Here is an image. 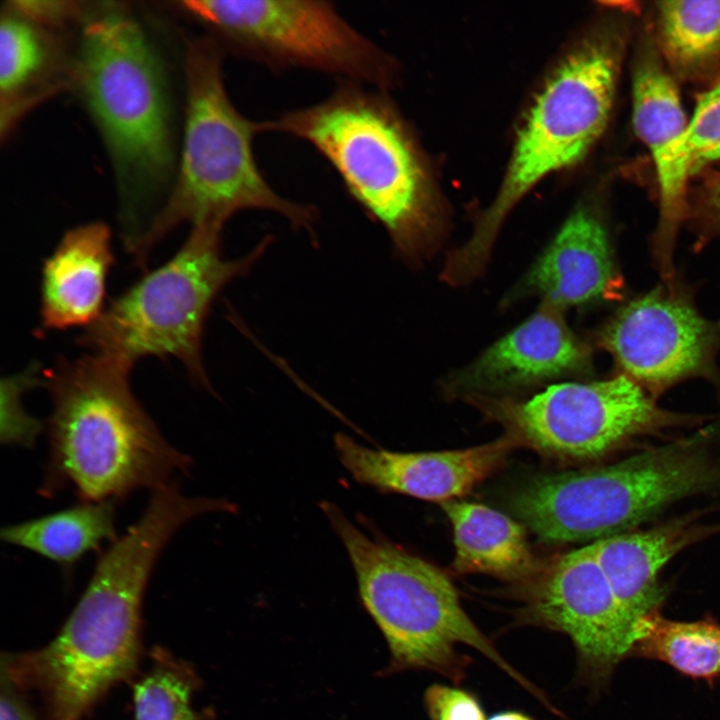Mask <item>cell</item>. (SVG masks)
Masks as SVG:
<instances>
[{
	"label": "cell",
	"instance_id": "obj_1",
	"mask_svg": "<svg viewBox=\"0 0 720 720\" xmlns=\"http://www.w3.org/2000/svg\"><path fill=\"white\" fill-rule=\"evenodd\" d=\"M212 508L209 498L186 496L175 482L153 491L138 520L99 557L56 638L37 650L2 654L15 681L40 696L49 720H78L134 674L152 571L176 532Z\"/></svg>",
	"mask_w": 720,
	"mask_h": 720
},
{
	"label": "cell",
	"instance_id": "obj_2",
	"mask_svg": "<svg viewBox=\"0 0 720 720\" xmlns=\"http://www.w3.org/2000/svg\"><path fill=\"white\" fill-rule=\"evenodd\" d=\"M132 368L89 353L44 371L52 411L41 496L71 487L82 502H115L189 472L190 457L166 440L134 395Z\"/></svg>",
	"mask_w": 720,
	"mask_h": 720
},
{
	"label": "cell",
	"instance_id": "obj_3",
	"mask_svg": "<svg viewBox=\"0 0 720 720\" xmlns=\"http://www.w3.org/2000/svg\"><path fill=\"white\" fill-rule=\"evenodd\" d=\"M310 144L350 197L409 262L427 257L438 235L435 202L412 135L385 91L339 80L318 103L259 121Z\"/></svg>",
	"mask_w": 720,
	"mask_h": 720
},
{
	"label": "cell",
	"instance_id": "obj_4",
	"mask_svg": "<svg viewBox=\"0 0 720 720\" xmlns=\"http://www.w3.org/2000/svg\"><path fill=\"white\" fill-rule=\"evenodd\" d=\"M222 46L212 37L187 41L186 112L179 172L163 208L133 253L143 267L153 247L175 227L223 229L234 214L262 210L282 216L296 231L315 237L317 208L287 199L262 173L253 149L259 121L231 101L223 79Z\"/></svg>",
	"mask_w": 720,
	"mask_h": 720
},
{
	"label": "cell",
	"instance_id": "obj_5",
	"mask_svg": "<svg viewBox=\"0 0 720 720\" xmlns=\"http://www.w3.org/2000/svg\"><path fill=\"white\" fill-rule=\"evenodd\" d=\"M71 82L99 128L118 178L125 243L173 163L171 111L162 65L140 25L118 3L86 8Z\"/></svg>",
	"mask_w": 720,
	"mask_h": 720
},
{
	"label": "cell",
	"instance_id": "obj_6",
	"mask_svg": "<svg viewBox=\"0 0 720 720\" xmlns=\"http://www.w3.org/2000/svg\"><path fill=\"white\" fill-rule=\"evenodd\" d=\"M705 430L620 462L530 480L512 497L516 516L546 543L596 542L687 497L720 488V460Z\"/></svg>",
	"mask_w": 720,
	"mask_h": 720
},
{
	"label": "cell",
	"instance_id": "obj_7",
	"mask_svg": "<svg viewBox=\"0 0 720 720\" xmlns=\"http://www.w3.org/2000/svg\"><path fill=\"white\" fill-rule=\"evenodd\" d=\"M321 508L347 551L361 600L387 641L393 666L430 670L459 682L467 663L457 645H468L546 702L469 618L445 573L367 534L335 504L323 502Z\"/></svg>",
	"mask_w": 720,
	"mask_h": 720
},
{
	"label": "cell",
	"instance_id": "obj_8",
	"mask_svg": "<svg viewBox=\"0 0 720 720\" xmlns=\"http://www.w3.org/2000/svg\"><path fill=\"white\" fill-rule=\"evenodd\" d=\"M221 232L192 227L170 259L105 307L79 344L131 367L147 356L176 358L194 383L210 389L202 338L211 306L226 285L250 272L273 241L266 235L247 254L229 259L222 255Z\"/></svg>",
	"mask_w": 720,
	"mask_h": 720
},
{
	"label": "cell",
	"instance_id": "obj_9",
	"mask_svg": "<svg viewBox=\"0 0 720 720\" xmlns=\"http://www.w3.org/2000/svg\"><path fill=\"white\" fill-rule=\"evenodd\" d=\"M623 42L616 28L591 35L545 83L518 133L498 195L472 237L450 255L459 275L478 276L515 204L540 179L579 161L601 135L614 99Z\"/></svg>",
	"mask_w": 720,
	"mask_h": 720
},
{
	"label": "cell",
	"instance_id": "obj_10",
	"mask_svg": "<svg viewBox=\"0 0 720 720\" xmlns=\"http://www.w3.org/2000/svg\"><path fill=\"white\" fill-rule=\"evenodd\" d=\"M180 8L223 47L271 69H306L385 89L391 57L329 1L202 0Z\"/></svg>",
	"mask_w": 720,
	"mask_h": 720
},
{
	"label": "cell",
	"instance_id": "obj_11",
	"mask_svg": "<svg viewBox=\"0 0 720 720\" xmlns=\"http://www.w3.org/2000/svg\"><path fill=\"white\" fill-rule=\"evenodd\" d=\"M490 408L519 440L571 459L599 458L637 437L691 419L658 406L624 375L552 385L526 401H495Z\"/></svg>",
	"mask_w": 720,
	"mask_h": 720
},
{
	"label": "cell",
	"instance_id": "obj_12",
	"mask_svg": "<svg viewBox=\"0 0 720 720\" xmlns=\"http://www.w3.org/2000/svg\"><path fill=\"white\" fill-rule=\"evenodd\" d=\"M523 617L569 636L583 675L597 684L628 656L636 623L617 601L591 544L553 562L529 592Z\"/></svg>",
	"mask_w": 720,
	"mask_h": 720
},
{
	"label": "cell",
	"instance_id": "obj_13",
	"mask_svg": "<svg viewBox=\"0 0 720 720\" xmlns=\"http://www.w3.org/2000/svg\"><path fill=\"white\" fill-rule=\"evenodd\" d=\"M719 339L720 329L686 300L656 290L623 307L601 343L624 376L656 395L706 371Z\"/></svg>",
	"mask_w": 720,
	"mask_h": 720
},
{
	"label": "cell",
	"instance_id": "obj_14",
	"mask_svg": "<svg viewBox=\"0 0 720 720\" xmlns=\"http://www.w3.org/2000/svg\"><path fill=\"white\" fill-rule=\"evenodd\" d=\"M633 124L648 147L657 172L660 222L656 253L665 276L671 275L675 234L687 212L689 163L686 150L688 122L676 84L660 53L645 39L633 70Z\"/></svg>",
	"mask_w": 720,
	"mask_h": 720
},
{
	"label": "cell",
	"instance_id": "obj_15",
	"mask_svg": "<svg viewBox=\"0 0 720 720\" xmlns=\"http://www.w3.org/2000/svg\"><path fill=\"white\" fill-rule=\"evenodd\" d=\"M337 456L363 485L444 503L470 492L504 461L513 445L502 438L460 450L396 452L364 446L348 435L334 439Z\"/></svg>",
	"mask_w": 720,
	"mask_h": 720
},
{
	"label": "cell",
	"instance_id": "obj_16",
	"mask_svg": "<svg viewBox=\"0 0 720 720\" xmlns=\"http://www.w3.org/2000/svg\"><path fill=\"white\" fill-rule=\"evenodd\" d=\"M588 359L586 346L567 326L562 310L543 303L459 372L451 385L466 392L520 388L579 371Z\"/></svg>",
	"mask_w": 720,
	"mask_h": 720
},
{
	"label": "cell",
	"instance_id": "obj_17",
	"mask_svg": "<svg viewBox=\"0 0 720 720\" xmlns=\"http://www.w3.org/2000/svg\"><path fill=\"white\" fill-rule=\"evenodd\" d=\"M114 260L106 224L92 222L67 231L43 263L41 329L92 325L105 310L106 282Z\"/></svg>",
	"mask_w": 720,
	"mask_h": 720
},
{
	"label": "cell",
	"instance_id": "obj_18",
	"mask_svg": "<svg viewBox=\"0 0 720 720\" xmlns=\"http://www.w3.org/2000/svg\"><path fill=\"white\" fill-rule=\"evenodd\" d=\"M618 284L604 224L591 209L579 208L531 267L522 288L562 310L607 296Z\"/></svg>",
	"mask_w": 720,
	"mask_h": 720
},
{
	"label": "cell",
	"instance_id": "obj_19",
	"mask_svg": "<svg viewBox=\"0 0 720 720\" xmlns=\"http://www.w3.org/2000/svg\"><path fill=\"white\" fill-rule=\"evenodd\" d=\"M715 530L691 517L591 543L596 559L625 613L633 620L658 611L664 599L658 576L680 551Z\"/></svg>",
	"mask_w": 720,
	"mask_h": 720
},
{
	"label": "cell",
	"instance_id": "obj_20",
	"mask_svg": "<svg viewBox=\"0 0 720 720\" xmlns=\"http://www.w3.org/2000/svg\"><path fill=\"white\" fill-rule=\"evenodd\" d=\"M50 27L26 17L12 6L0 24V120L2 136L42 98L67 82L60 43Z\"/></svg>",
	"mask_w": 720,
	"mask_h": 720
},
{
	"label": "cell",
	"instance_id": "obj_21",
	"mask_svg": "<svg viewBox=\"0 0 720 720\" xmlns=\"http://www.w3.org/2000/svg\"><path fill=\"white\" fill-rule=\"evenodd\" d=\"M441 506L453 529L457 572L515 580L532 571L533 556L522 524L483 504L450 500Z\"/></svg>",
	"mask_w": 720,
	"mask_h": 720
},
{
	"label": "cell",
	"instance_id": "obj_22",
	"mask_svg": "<svg viewBox=\"0 0 720 720\" xmlns=\"http://www.w3.org/2000/svg\"><path fill=\"white\" fill-rule=\"evenodd\" d=\"M114 502H82L1 529L2 541L21 547L70 570L85 554L113 542Z\"/></svg>",
	"mask_w": 720,
	"mask_h": 720
},
{
	"label": "cell",
	"instance_id": "obj_23",
	"mask_svg": "<svg viewBox=\"0 0 720 720\" xmlns=\"http://www.w3.org/2000/svg\"><path fill=\"white\" fill-rule=\"evenodd\" d=\"M656 31L657 49L676 77H720V1L657 2Z\"/></svg>",
	"mask_w": 720,
	"mask_h": 720
},
{
	"label": "cell",
	"instance_id": "obj_24",
	"mask_svg": "<svg viewBox=\"0 0 720 720\" xmlns=\"http://www.w3.org/2000/svg\"><path fill=\"white\" fill-rule=\"evenodd\" d=\"M628 656L665 662L693 678H720V624L675 621L658 611L639 618Z\"/></svg>",
	"mask_w": 720,
	"mask_h": 720
},
{
	"label": "cell",
	"instance_id": "obj_25",
	"mask_svg": "<svg viewBox=\"0 0 720 720\" xmlns=\"http://www.w3.org/2000/svg\"><path fill=\"white\" fill-rule=\"evenodd\" d=\"M197 686L188 664L155 649L149 671L134 688L135 720H201L191 706Z\"/></svg>",
	"mask_w": 720,
	"mask_h": 720
},
{
	"label": "cell",
	"instance_id": "obj_26",
	"mask_svg": "<svg viewBox=\"0 0 720 720\" xmlns=\"http://www.w3.org/2000/svg\"><path fill=\"white\" fill-rule=\"evenodd\" d=\"M39 364L32 363L25 370L1 380V422L0 440L2 444L19 445L26 448L34 446L44 424L31 416L22 404V395L44 384Z\"/></svg>",
	"mask_w": 720,
	"mask_h": 720
},
{
	"label": "cell",
	"instance_id": "obj_27",
	"mask_svg": "<svg viewBox=\"0 0 720 720\" xmlns=\"http://www.w3.org/2000/svg\"><path fill=\"white\" fill-rule=\"evenodd\" d=\"M686 150L691 176L720 160V82L698 99L688 122Z\"/></svg>",
	"mask_w": 720,
	"mask_h": 720
},
{
	"label": "cell",
	"instance_id": "obj_28",
	"mask_svg": "<svg viewBox=\"0 0 720 720\" xmlns=\"http://www.w3.org/2000/svg\"><path fill=\"white\" fill-rule=\"evenodd\" d=\"M424 701L430 720H485L478 699L459 688L434 684Z\"/></svg>",
	"mask_w": 720,
	"mask_h": 720
},
{
	"label": "cell",
	"instance_id": "obj_29",
	"mask_svg": "<svg viewBox=\"0 0 720 720\" xmlns=\"http://www.w3.org/2000/svg\"><path fill=\"white\" fill-rule=\"evenodd\" d=\"M9 5L31 20L57 28L83 18L85 7L72 1H12Z\"/></svg>",
	"mask_w": 720,
	"mask_h": 720
},
{
	"label": "cell",
	"instance_id": "obj_30",
	"mask_svg": "<svg viewBox=\"0 0 720 720\" xmlns=\"http://www.w3.org/2000/svg\"><path fill=\"white\" fill-rule=\"evenodd\" d=\"M0 720H37L25 690L1 663Z\"/></svg>",
	"mask_w": 720,
	"mask_h": 720
},
{
	"label": "cell",
	"instance_id": "obj_31",
	"mask_svg": "<svg viewBox=\"0 0 720 720\" xmlns=\"http://www.w3.org/2000/svg\"><path fill=\"white\" fill-rule=\"evenodd\" d=\"M694 217L703 236L720 232V173L700 189L694 204Z\"/></svg>",
	"mask_w": 720,
	"mask_h": 720
},
{
	"label": "cell",
	"instance_id": "obj_32",
	"mask_svg": "<svg viewBox=\"0 0 720 720\" xmlns=\"http://www.w3.org/2000/svg\"><path fill=\"white\" fill-rule=\"evenodd\" d=\"M488 720H532L525 714H522L520 712H501L498 714L493 715Z\"/></svg>",
	"mask_w": 720,
	"mask_h": 720
}]
</instances>
